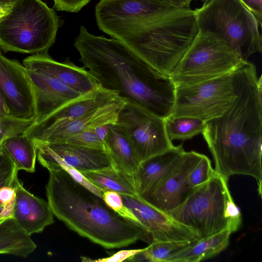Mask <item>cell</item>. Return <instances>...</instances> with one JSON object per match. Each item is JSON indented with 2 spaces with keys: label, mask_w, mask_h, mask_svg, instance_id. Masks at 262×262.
<instances>
[{
  "label": "cell",
  "mask_w": 262,
  "mask_h": 262,
  "mask_svg": "<svg viewBox=\"0 0 262 262\" xmlns=\"http://www.w3.org/2000/svg\"><path fill=\"white\" fill-rule=\"evenodd\" d=\"M237 93L221 116L205 122L202 134L212 156L215 171L254 178L261 194L262 80L254 64L243 62L237 69Z\"/></svg>",
  "instance_id": "obj_1"
},
{
  "label": "cell",
  "mask_w": 262,
  "mask_h": 262,
  "mask_svg": "<svg viewBox=\"0 0 262 262\" xmlns=\"http://www.w3.org/2000/svg\"><path fill=\"white\" fill-rule=\"evenodd\" d=\"M74 45L79 61L101 88L162 119L171 115L176 85L170 77L152 69L120 40L95 36L81 26Z\"/></svg>",
  "instance_id": "obj_2"
},
{
  "label": "cell",
  "mask_w": 262,
  "mask_h": 262,
  "mask_svg": "<svg viewBox=\"0 0 262 262\" xmlns=\"http://www.w3.org/2000/svg\"><path fill=\"white\" fill-rule=\"evenodd\" d=\"M49 172L47 201L54 215L70 230L107 249L126 247L139 240L152 243L143 227L118 215L66 171L58 168Z\"/></svg>",
  "instance_id": "obj_3"
},
{
  "label": "cell",
  "mask_w": 262,
  "mask_h": 262,
  "mask_svg": "<svg viewBox=\"0 0 262 262\" xmlns=\"http://www.w3.org/2000/svg\"><path fill=\"white\" fill-rule=\"evenodd\" d=\"M97 25L152 69L168 76L199 31L194 10L190 8L99 21Z\"/></svg>",
  "instance_id": "obj_4"
},
{
  "label": "cell",
  "mask_w": 262,
  "mask_h": 262,
  "mask_svg": "<svg viewBox=\"0 0 262 262\" xmlns=\"http://www.w3.org/2000/svg\"><path fill=\"white\" fill-rule=\"evenodd\" d=\"M61 20L41 0H19L0 18V48L5 52H47Z\"/></svg>",
  "instance_id": "obj_5"
},
{
  "label": "cell",
  "mask_w": 262,
  "mask_h": 262,
  "mask_svg": "<svg viewBox=\"0 0 262 262\" xmlns=\"http://www.w3.org/2000/svg\"><path fill=\"white\" fill-rule=\"evenodd\" d=\"M194 12L199 31L219 36L243 60L261 53L260 26L240 0H209Z\"/></svg>",
  "instance_id": "obj_6"
},
{
  "label": "cell",
  "mask_w": 262,
  "mask_h": 262,
  "mask_svg": "<svg viewBox=\"0 0 262 262\" xmlns=\"http://www.w3.org/2000/svg\"><path fill=\"white\" fill-rule=\"evenodd\" d=\"M228 180L215 171L208 181L194 188L180 206L166 213L190 228L199 240L225 230L230 232L227 210L232 198Z\"/></svg>",
  "instance_id": "obj_7"
},
{
  "label": "cell",
  "mask_w": 262,
  "mask_h": 262,
  "mask_svg": "<svg viewBox=\"0 0 262 262\" xmlns=\"http://www.w3.org/2000/svg\"><path fill=\"white\" fill-rule=\"evenodd\" d=\"M244 61L219 36L199 31L169 76L176 86L193 84L234 71Z\"/></svg>",
  "instance_id": "obj_8"
},
{
  "label": "cell",
  "mask_w": 262,
  "mask_h": 262,
  "mask_svg": "<svg viewBox=\"0 0 262 262\" xmlns=\"http://www.w3.org/2000/svg\"><path fill=\"white\" fill-rule=\"evenodd\" d=\"M237 69L198 83L176 86L169 117H190L206 122L221 116L236 98Z\"/></svg>",
  "instance_id": "obj_9"
},
{
  "label": "cell",
  "mask_w": 262,
  "mask_h": 262,
  "mask_svg": "<svg viewBox=\"0 0 262 262\" xmlns=\"http://www.w3.org/2000/svg\"><path fill=\"white\" fill-rule=\"evenodd\" d=\"M116 123L125 132L140 163L174 146L166 134L165 119L127 99Z\"/></svg>",
  "instance_id": "obj_10"
},
{
  "label": "cell",
  "mask_w": 262,
  "mask_h": 262,
  "mask_svg": "<svg viewBox=\"0 0 262 262\" xmlns=\"http://www.w3.org/2000/svg\"><path fill=\"white\" fill-rule=\"evenodd\" d=\"M0 94L10 116L34 121V96L27 69L17 60L5 57L1 48Z\"/></svg>",
  "instance_id": "obj_11"
},
{
  "label": "cell",
  "mask_w": 262,
  "mask_h": 262,
  "mask_svg": "<svg viewBox=\"0 0 262 262\" xmlns=\"http://www.w3.org/2000/svg\"><path fill=\"white\" fill-rule=\"evenodd\" d=\"M203 156L195 151H185L173 170L155 188L141 195V199L165 212L180 206L193 190L188 178Z\"/></svg>",
  "instance_id": "obj_12"
},
{
  "label": "cell",
  "mask_w": 262,
  "mask_h": 262,
  "mask_svg": "<svg viewBox=\"0 0 262 262\" xmlns=\"http://www.w3.org/2000/svg\"><path fill=\"white\" fill-rule=\"evenodd\" d=\"M121 195L124 204L133 211L150 236L152 243L199 241L197 235L190 228L144 202L140 196Z\"/></svg>",
  "instance_id": "obj_13"
},
{
  "label": "cell",
  "mask_w": 262,
  "mask_h": 262,
  "mask_svg": "<svg viewBox=\"0 0 262 262\" xmlns=\"http://www.w3.org/2000/svg\"><path fill=\"white\" fill-rule=\"evenodd\" d=\"M27 71L35 100V119L32 123H38L67 103L82 96L53 75L29 69Z\"/></svg>",
  "instance_id": "obj_14"
},
{
  "label": "cell",
  "mask_w": 262,
  "mask_h": 262,
  "mask_svg": "<svg viewBox=\"0 0 262 262\" xmlns=\"http://www.w3.org/2000/svg\"><path fill=\"white\" fill-rule=\"evenodd\" d=\"M126 101V98L119 97L82 117L27 136L35 143L58 142L81 131L95 129L105 123H115Z\"/></svg>",
  "instance_id": "obj_15"
},
{
  "label": "cell",
  "mask_w": 262,
  "mask_h": 262,
  "mask_svg": "<svg viewBox=\"0 0 262 262\" xmlns=\"http://www.w3.org/2000/svg\"><path fill=\"white\" fill-rule=\"evenodd\" d=\"M23 64L27 69L56 77L82 95L101 88L85 68L76 66L69 57L60 62L53 59L47 52H43L27 57L23 60Z\"/></svg>",
  "instance_id": "obj_16"
},
{
  "label": "cell",
  "mask_w": 262,
  "mask_h": 262,
  "mask_svg": "<svg viewBox=\"0 0 262 262\" xmlns=\"http://www.w3.org/2000/svg\"><path fill=\"white\" fill-rule=\"evenodd\" d=\"M48 201L35 196L18 179L11 217L28 235L39 233L55 222Z\"/></svg>",
  "instance_id": "obj_17"
},
{
  "label": "cell",
  "mask_w": 262,
  "mask_h": 262,
  "mask_svg": "<svg viewBox=\"0 0 262 262\" xmlns=\"http://www.w3.org/2000/svg\"><path fill=\"white\" fill-rule=\"evenodd\" d=\"M119 97L116 92L101 87L67 103L38 123H32L24 134L29 136L77 119L115 100Z\"/></svg>",
  "instance_id": "obj_18"
},
{
  "label": "cell",
  "mask_w": 262,
  "mask_h": 262,
  "mask_svg": "<svg viewBox=\"0 0 262 262\" xmlns=\"http://www.w3.org/2000/svg\"><path fill=\"white\" fill-rule=\"evenodd\" d=\"M35 143L37 149L60 158L80 171L97 170L113 166L105 149L61 142Z\"/></svg>",
  "instance_id": "obj_19"
},
{
  "label": "cell",
  "mask_w": 262,
  "mask_h": 262,
  "mask_svg": "<svg viewBox=\"0 0 262 262\" xmlns=\"http://www.w3.org/2000/svg\"><path fill=\"white\" fill-rule=\"evenodd\" d=\"M185 151L181 144L140 163L133 174L139 196L161 182L179 163Z\"/></svg>",
  "instance_id": "obj_20"
},
{
  "label": "cell",
  "mask_w": 262,
  "mask_h": 262,
  "mask_svg": "<svg viewBox=\"0 0 262 262\" xmlns=\"http://www.w3.org/2000/svg\"><path fill=\"white\" fill-rule=\"evenodd\" d=\"M105 149L111 159L113 166L133 175L140 162L123 129L116 123L110 127L103 139Z\"/></svg>",
  "instance_id": "obj_21"
},
{
  "label": "cell",
  "mask_w": 262,
  "mask_h": 262,
  "mask_svg": "<svg viewBox=\"0 0 262 262\" xmlns=\"http://www.w3.org/2000/svg\"><path fill=\"white\" fill-rule=\"evenodd\" d=\"M231 234L225 230L196 241L173 255L167 262H198L214 257L227 247Z\"/></svg>",
  "instance_id": "obj_22"
},
{
  "label": "cell",
  "mask_w": 262,
  "mask_h": 262,
  "mask_svg": "<svg viewBox=\"0 0 262 262\" xmlns=\"http://www.w3.org/2000/svg\"><path fill=\"white\" fill-rule=\"evenodd\" d=\"M80 172L102 192L112 190L120 195L134 198L140 196L136 190L133 175L113 166L97 170Z\"/></svg>",
  "instance_id": "obj_23"
},
{
  "label": "cell",
  "mask_w": 262,
  "mask_h": 262,
  "mask_svg": "<svg viewBox=\"0 0 262 262\" xmlns=\"http://www.w3.org/2000/svg\"><path fill=\"white\" fill-rule=\"evenodd\" d=\"M37 246L11 217L0 221V254H10L27 257Z\"/></svg>",
  "instance_id": "obj_24"
},
{
  "label": "cell",
  "mask_w": 262,
  "mask_h": 262,
  "mask_svg": "<svg viewBox=\"0 0 262 262\" xmlns=\"http://www.w3.org/2000/svg\"><path fill=\"white\" fill-rule=\"evenodd\" d=\"M18 170L11 158L0 147V221L11 217Z\"/></svg>",
  "instance_id": "obj_25"
},
{
  "label": "cell",
  "mask_w": 262,
  "mask_h": 262,
  "mask_svg": "<svg viewBox=\"0 0 262 262\" xmlns=\"http://www.w3.org/2000/svg\"><path fill=\"white\" fill-rule=\"evenodd\" d=\"M17 169L33 173L35 170L37 148L34 142L23 133L7 139L2 146Z\"/></svg>",
  "instance_id": "obj_26"
},
{
  "label": "cell",
  "mask_w": 262,
  "mask_h": 262,
  "mask_svg": "<svg viewBox=\"0 0 262 262\" xmlns=\"http://www.w3.org/2000/svg\"><path fill=\"white\" fill-rule=\"evenodd\" d=\"M205 122L190 117H168L165 119L166 134L170 141H185L202 133Z\"/></svg>",
  "instance_id": "obj_27"
},
{
  "label": "cell",
  "mask_w": 262,
  "mask_h": 262,
  "mask_svg": "<svg viewBox=\"0 0 262 262\" xmlns=\"http://www.w3.org/2000/svg\"><path fill=\"white\" fill-rule=\"evenodd\" d=\"M194 242H153L138 253L137 259L139 261L167 262L173 255L191 245Z\"/></svg>",
  "instance_id": "obj_28"
},
{
  "label": "cell",
  "mask_w": 262,
  "mask_h": 262,
  "mask_svg": "<svg viewBox=\"0 0 262 262\" xmlns=\"http://www.w3.org/2000/svg\"><path fill=\"white\" fill-rule=\"evenodd\" d=\"M33 122L20 119L10 115L5 117L0 121V147L8 138L23 133Z\"/></svg>",
  "instance_id": "obj_29"
},
{
  "label": "cell",
  "mask_w": 262,
  "mask_h": 262,
  "mask_svg": "<svg viewBox=\"0 0 262 262\" xmlns=\"http://www.w3.org/2000/svg\"><path fill=\"white\" fill-rule=\"evenodd\" d=\"M102 194L103 199L107 206L118 215L125 219L142 226L135 214L124 204L120 194L114 191L107 190L102 192Z\"/></svg>",
  "instance_id": "obj_30"
},
{
  "label": "cell",
  "mask_w": 262,
  "mask_h": 262,
  "mask_svg": "<svg viewBox=\"0 0 262 262\" xmlns=\"http://www.w3.org/2000/svg\"><path fill=\"white\" fill-rule=\"evenodd\" d=\"M214 172L210 160L203 155L201 159L190 173L188 178V184L194 189L208 181Z\"/></svg>",
  "instance_id": "obj_31"
},
{
  "label": "cell",
  "mask_w": 262,
  "mask_h": 262,
  "mask_svg": "<svg viewBox=\"0 0 262 262\" xmlns=\"http://www.w3.org/2000/svg\"><path fill=\"white\" fill-rule=\"evenodd\" d=\"M58 142L105 149L103 142L98 138L95 129L81 131Z\"/></svg>",
  "instance_id": "obj_32"
},
{
  "label": "cell",
  "mask_w": 262,
  "mask_h": 262,
  "mask_svg": "<svg viewBox=\"0 0 262 262\" xmlns=\"http://www.w3.org/2000/svg\"><path fill=\"white\" fill-rule=\"evenodd\" d=\"M143 249L122 250L111 256L97 259H92L82 256L81 258L82 261L86 262H121L125 260L128 261L131 257L142 251Z\"/></svg>",
  "instance_id": "obj_33"
},
{
  "label": "cell",
  "mask_w": 262,
  "mask_h": 262,
  "mask_svg": "<svg viewBox=\"0 0 262 262\" xmlns=\"http://www.w3.org/2000/svg\"><path fill=\"white\" fill-rule=\"evenodd\" d=\"M92 0H53L57 11L78 12Z\"/></svg>",
  "instance_id": "obj_34"
},
{
  "label": "cell",
  "mask_w": 262,
  "mask_h": 262,
  "mask_svg": "<svg viewBox=\"0 0 262 262\" xmlns=\"http://www.w3.org/2000/svg\"><path fill=\"white\" fill-rule=\"evenodd\" d=\"M252 13L259 25H262V0H240Z\"/></svg>",
  "instance_id": "obj_35"
},
{
  "label": "cell",
  "mask_w": 262,
  "mask_h": 262,
  "mask_svg": "<svg viewBox=\"0 0 262 262\" xmlns=\"http://www.w3.org/2000/svg\"><path fill=\"white\" fill-rule=\"evenodd\" d=\"M169 6L174 9L189 8L192 0H160Z\"/></svg>",
  "instance_id": "obj_36"
},
{
  "label": "cell",
  "mask_w": 262,
  "mask_h": 262,
  "mask_svg": "<svg viewBox=\"0 0 262 262\" xmlns=\"http://www.w3.org/2000/svg\"><path fill=\"white\" fill-rule=\"evenodd\" d=\"M113 123H108L103 124L98 126L95 128V132L98 138L103 142L104 138L105 137L107 131Z\"/></svg>",
  "instance_id": "obj_37"
},
{
  "label": "cell",
  "mask_w": 262,
  "mask_h": 262,
  "mask_svg": "<svg viewBox=\"0 0 262 262\" xmlns=\"http://www.w3.org/2000/svg\"><path fill=\"white\" fill-rule=\"evenodd\" d=\"M19 0H0V7L10 9Z\"/></svg>",
  "instance_id": "obj_38"
},
{
  "label": "cell",
  "mask_w": 262,
  "mask_h": 262,
  "mask_svg": "<svg viewBox=\"0 0 262 262\" xmlns=\"http://www.w3.org/2000/svg\"><path fill=\"white\" fill-rule=\"evenodd\" d=\"M0 111L6 114L9 115V110H8L6 103H5L4 99H3L1 94H0Z\"/></svg>",
  "instance_id": "obj_39"
},
{
  "label": "cell",
  "mask_w": 262,
  "mask_h": 262,
  "mask_svg": "<svg viewBox=\"0 0 262 262\" xmlns=\"http://www.w3.org/2000/svg\"><path fill=\"white\" fill-rule=\"evenodd\" d=\"M9 9H5L0 7V18L5 15L9 10Z\"/></svg>",
  "instance_id": "obj_40"
},
{
  "label": "cell",
  "mask_w": 262,
  "mask_h": 262,
  "mask_svg": "<svg viewBox=\"0 0 262 262\" xmlns=\"http://www.w3.org/2000/svg\"><path fill=\"white\" fill-rule=\"evenodd\" d=\"M9 115L7 114H6L4 113H3L2 111H0V121L6 116Z\"/></svg>",
  "instance_id": "obj_41"
},
{
  "label": "cell",
  "mask_w": 262,
  "mask_h": 262,
  "mask_svg": "<svg viewBox=\"0 0 262 262\" xmlns=\"http://www.w3.org/2000/svg\"><path fill=\"white\" fill-rule=\"evenodd\" d=\"M202 2H204V3H206V2H207L208 1H209V0H199Z\"/></svg>",
  "instance_id": "obj_42"
}]
</instances>
